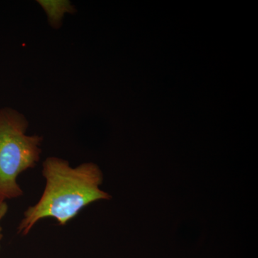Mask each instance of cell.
Here are the masks:
<instances>
[{
	"mask_svg": "<svg viewBox=\"0 0 258 258\" xmlns=\"http://www.w3.org/2000/svg\"><path fill=\"white\" fill-rule=\"evenodd\" d=\"M42 175L45 189L38 201L24 212L17 228L18 235H28L45 218L55 219L60 226L67 225L91 203L112 198L101 189L103 174L93 162L73 167L66 159L48 157L42 162Z\"/></svg>",
	"mask_w": 258,
	"mask_h": 258,
	"instance_id": "obj_1",
	"label": "cell"
},
{
	"mask_svg": "<svg viewBox=\"0 0 258 258\" xmlns=\"http://www.w3.org/2000/svg\"><path fill=\"white\" fill-rule=\"evenodd\" d=\"M28 118L11 108H0V200L21 198L24 191L18 176L34 169L40 160L44 138L29 135Z\"/></svg>",
	"mask_w": 258,
	"mask_h": 258,
	"instance_id": "obj_2",
	"label": "cell"
},
{
	"mask_svg": "<svg viewBox=\"0 0 258 258\" xmlns=\"http://www.w3.org/2000/svg\"><path fill=\"white\" fill-rule=\"evenodd\" d=\"M47 18L51 28L59 29L62 27L64 17L67 14H75L76 8L69 0H37Z\"/></svg>",
	"mask_w": 258,
	"mask_h": 258,
	"instance_id": "obj_3",
	"label": "cell"
},
{
	"mask_svg": "<svg viewBox=\"0 0 258 258\" xmlns=\"http://www.w3.org/2000/svg\"><path fill=\"white\" fill-rule=\"evenodd\" d=\"M8 210H9V207H8L7 202L2 201V200H0V223H1L2 220H3V218L6 216L7 213L8 212ZM3 238V227H2L1 225H0V242H1ZM0 249H1V244H0Z\"/></svg>",
	"mask_w": 258,
	"mask_h": 258,
	"instance_id": "obj_4",
	"label": "cell"
}]
</instances>
